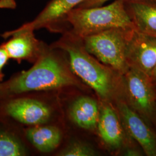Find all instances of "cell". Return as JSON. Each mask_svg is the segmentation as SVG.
<instances>
[{
	"label": "cell",
	"instance_id": "8992f818",
	"mask_svg": "<svg viewBox=\"0 0 156 156\" xmlns=\"http://www.w3.org/2000/svg\"><path fill=\"white\" fill-rule=\"evenodd\" d=\"M126 60L129 68H134L151 76L156 64V39L138 31L129 34Z\"/></svg>",
	"mask_w": 156,
	"mask_h": 156
},
{
	"label": "cell",
	"instance_id": "9c48e42d",
	"mask_svg": "<svg viewBox=\"0 0 156 156\" xmlns=\"http://www.w3.org/2000/svg\"><path fill=\"white\" fill-rule=\"evenodd\" d=\"M4 38L11 37L2 45L5 48L9 58L18 62L23 60H37L44 49L45 45L37 39L34 31L17 28L2 35Z\"/></svg>",
	"mask_w": 156,
	"mask_h": 156
},
{
	"label": "cell",
	"instance_id": "ffe728a7",
	"mask_svg": "<svg viewBox=\"0 0 156 156\" xmlns=\"http://www.w3.org/2000/svg\"><path fill=\"white\" fill-rule=\"evenodd\" d=\"M150 78L153 84L156 85V64L151 71Z\"/></svg>",
	"mask_w": 156,
	"mask_h": 156
},
{
	"label": "cell",
	"instance_id": "44dd1931",
	"mask_svg": "<svg viewBox=\"0 0 156 156\" xmlns=\"http://www.w3.org/2000/svg\"><path fill=\"white\" fill-rule=\"evenodd\" d=\"M2 89H3V88H2V87L0 85V93H1V91H2Z\"/></svg>",
	"mask_w": 156,
	"mask_h": 156
},
{
	"label": "cell",
	"instance_id": "3957f363",
	"mask_svg": "<svg viewBox=\"0 0 156 156\" xmlns=\"http://www.w3.org/2000/svg\"><path fill=\"white\" fill-rule=\"evenodd\" d=\"M70 31L80 38L111 28L136 29L126 11L124 0H115L105 6L75 8L67 15Z\"/></svg>",
	"mask_w": 156,
	"mask_h": 156
},
{
	"label": "cell",
	"instance_id": "7a4b0ae2",
	"mask_svg": "<svg viewBox=\"0 0 156 156\" xmlns=\"http://www.w3.org/2000/svg\"><path fill=\"white\" fill-rule=\"evenodd\" d=\"M55 49L45 46L33 67L11 80L6 89L12 94H20L79 85Z\"/></svg>",
	"mask_w": 156,
	"mask_h": 156
},
{
	"label": "cell",
	"instance_id": "4fadbf2b",
	"mask_svg": "<svg viewBox=\"0 0 156 156\" xmlns=\"http://www.w3.org/2000/svg\"><path fill=\"white\" fill-rule=\"evenodd\" d=\"M69 117L80 128L93 129L98 122L100 110L97 102L89 97H80L71 104Z\"/></svg>",
	"mask_w": 156,
	"mask_h": 156
},
{
	"label": "cell",
	"instance_id": "e0dca14e",
	"mask_svg": "<svg viewBox=\"0 0 156 156\" xmlns=\"http://www.w3.org/2000/svg\"><path fill=\"white\" fill-rule=\"evenodd\" d=\"M9 56L8 55L6 50L3 45L0 46V80H2L3 78V74L2 71L3 68L5 66L6 62H8Z\"/></svg>",
	"mask_w": 156,
	"mask_h": 156
},
{
	"label": "cell",
	"instance_id": "5b68a950",
	"mask_svg": "<svg viewBox=\"0 0 156 156\" xmlns=\"http://www.w3.org/2000/svg\"><path fill=\"white\" fill-rule=\"evenodd\" d=\"M124 75L132 108L147 119L153 118L156 112V93L150 77L131 67Z\"/></svg>",
	"mask_w": 156,
	"mask_h": 156
},
{
	"label": "cell",
	"instance_id": "d6986e66",
	"mask_svg": "<svg viewBox=\"0 0 156 156\" xmlns=\"http://www.w3.org/2000/svg\"><path fill=\"white\" fill-rule=\"evenodd\" d=\"M124 155L127 156H142V153L139 150L136 148H128L125 153Z\"/></svg>",
	"mask_w": 156,
	"mask_h": 156
},
{
	"label": "cell",
	"instance_id": "2e32d148",
	"mask_svg": "<svg viewBox=\"0 0 156 156\" xmlns=\"http://www.w3.org/2000/svg\"><path fill=\"white\" fill-rule=\"evenodd\" d=\"M97 152L89 145L80 141H73L59 153L62 156H94Z\"/></svg>",
	"mask_w": 156,
	"mask_h": 156
},
{
	"label": "cell",
	"instance_id": "5bb4252c",
	"mask_svg": "<svg viewBox=\"0 0 156 156\" xmlns=\"http://www.w3.org/2000/svg\"><path fill=\"white\" fill-rule=\"evenodd\" d=\"M28 141L39 151L49 153L55 150L62 140L60 130L53 126H38L26 131Z\"/></svg>",
	"mask_w": 156,
	"mask_h": 156
},
{
	"label": "cell",
	"instance_id": "7c38bea8",
	"mask_svg": "<svg viewBox=\"0 0 156 156\" xmlns=\"http://www.w3.org/2000/svg\"><path fill=\"white\" fill-rule=\"evenodd\" d=\"M97 127L101 140L108 147L116 149L122 146L123 128L117 113L111 105L105 104L101 108Z\"/></svg>",
	"mask_w": 156,
	"mask_h": 156
},
{
	"label": "cell",
	"instance_id": "ba28073f",
	"mask_svg": "<svg viewBox=\"0 0 156 156\" xmlns=\"http://www.w3.org/2000/svg\"><path fill=\"white\" fill-rule=\"evenodd\" d=\"M118 109L128 133L141 146L146 155L156 156V135L140 114L127 103L120 101Z\"/></svg>",
	"mask_w": 156,
	"mask_h": 156
},
{
	"label": "cell",
	"instance_id": "277c9868",
	"mask_svg": "<svg viewBox=\"0 0 156 156\" xmlns=\"http://www.w3.org/2000/svg\"><path fill=\"white\" fill-rule=\"evenodd\" d=\"M133 30L111 28L82 38L90 55L103 64L124 75L129 67L126 60L128 37Z\"/></svg>",
	"mask_w": 156,
	"mask_h": 156
},
{
	"label": "cell",
	"instance_id": "52a82bcc",
	"mask_svg": "<svg viewBox=\"0 0 156 156\" xmlns=\"http://www.w3.org/2000/svg\"><path fill=\"white\" fill-rule=\"evenodd\" d=\"M84 0H51L33 21L23 24L20 29L34 31L45 28L51 31H62L68 25L66 19L69 12Z\"/></svg>",
	"mask_w": 156,
	"mask_h": 156
},
{
	"label": "cell",
	"instance_id": "6da1fadb",
	"mask_svg": "<svg viewBox=\"0 0 156 156\" xmlns=\"http://www.w3.org/2000/svg\"><path fill=\"white\" fill-rule=\"evenodd\" d=\"M54 46L67 54L73 73L94 90L101 99L112 98L116 89L113 69L90 55L86 50L82 38L69 31Z\"/></svg>",
	"mask_w": 156,
	"mask_h": 156
},
{
	"label": "cell",
	"instance_id": "9a60e30c",
	"mask_svg": "<svg viewBox=\"0 0 156 156\" xmlns=\"http://www.w3.org/2000/svg\"><path fill=\"white\" fill-rule=\"evenodd\" d=\"M26 151L16 138L6 132H0V156H21Z\"/></svg>",
	"mask_w": 156,
	"mask_h": 156
},
{
	"label": "cell",
	"instance_id": "30bf717a",
	"mask_svg": "<svg viewBox=\"0 0 156 156\" xmlns=\"http://www.w3.org/2000/svg\"><path fill=\"white\" fill-rule=\"evenodd\" d=\"M6 112L20 123L40 125L46 123L51 116L50 108L45 104L30 98H20L9 102Z\"/></svg>",
	"mask_w": 156,
	"mask_h": 156
},
{
	"label": "cell",
	"instance_id": "ac0fdd59",
	"mask_svg": "<svg viewBox=\"0 0 156 156\" xmlns=\"http://www.w3.org/2000/svg\"><path fill=\"white\" fill-rule=\"evenodd\" d=\"M110 0H84L76 8H91L104 5L107 1Z\"/></svg>",
	"mask_w": 156,
	"mask_h": 156
},
{
	"label": "cell",
	"instance_id": "8fae6325",
	"mask_svg": "<svg viewBox=\"0 0 156 156\" xmlns=\"http://www.w3.org/2000/svg\"><path fill=\"white\" fill-rule=\"evenodd\" d=\"M136 29L156 39V0H124Z\"/></svg>",
	"mask_w": 156,
	"mask_h": 156
}]
</instances>
